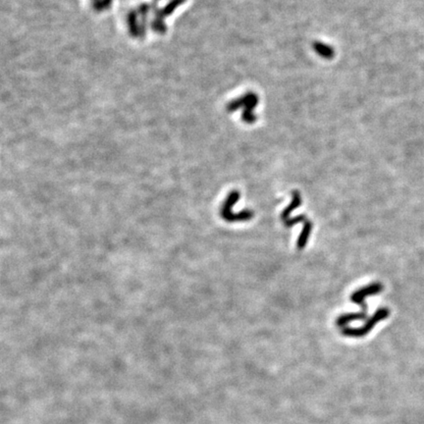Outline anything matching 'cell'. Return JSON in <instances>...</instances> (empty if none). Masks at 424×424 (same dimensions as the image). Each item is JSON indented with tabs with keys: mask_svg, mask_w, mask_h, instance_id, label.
Returning a JSON list of instances; mask_svg holds the SVG:
<instances>
[{
	"mask_svg": "<svg viewBox=\"0 0 424 424\" xmlns=\"http://www.w3.org/2000/svg\"><path fill=\"white\" fill-rule=\"evenodd\" d=\"M383 285L380 282H373L364 288L356 291L350 295V302L358 304L361 311L356 313H344L336 319V325L339 327H346V325L357 320H366L367 317V306L366 298L380 294L383 291Z\"/></svg>",
	"mask_w": 424,
	"mask_h": 424,
	"instance_id": "1",
	"label": "cell"
},
{
	"mask_svg": "<svg viewBox=\"0 0 424 424\" xmlns=\"http://www.w3.org/2000/svg\"><path fill=\"white\" fill-rule=\"evenodd\" d=\"M241 197V193L239 191H232L229 193L223 202L221 209H220V215L221 217L227 221V222H247L250 221L254 217V212L251 209H245L242 211H232L233 206L239 201Z\"/></svg>",
	"mask_w": 424,
	"mask_h": 424,
	"instance_id": "2",
	"label": "cell"
},
{
	"mask_svg": "<svg viewBox=\"0 0 424 424\" xmlns=\"http://www.w3.org/2000/svg\"><path fill=\"white\" fill-rule=\"evenodd\" d=\"M390 315V310L387 308L377 309L374 314L367 320L362 327H344L341 330L342 335L349 338H363L369 334L380 321L385 320Z\"/></svg>",
	"mask_w": 424,
	"mask_h": 424,
	"instance_id": "3",
	"label": "cell"
},
{
	"mask_svg": "<svg viewBox=\"0 0 424 424\" xmlns=\"http://www.w3.org/2000/svg\"><path fill=\"white\" fill-rule=\"evenodd\" d=\"M302 196H301V193L297 190L292 192V201L290 202L289 205L282 211L281 213V220H287L289 219L292 212L294 211L295 209L299 208L302 205Z\"/></svg>",
	"mask_w": 424,
	"mask_h": 424,
	"instance_id": "4",
	"label": "cell"
},
{
	"mask_svg": "<svg viewBox=\"0 0 424 424\" xmlns=\"http://www.w3.org/2000/svg\"><path fill=\"white\" fill-rule=\"evenodd\" d=\"M137 18L138 14L136 12V9H132L129 11L127 15V25L132 38L139 37V21Z\"/></svg>",
	"mask_w": 424,
	"mask_h": 424,
	"instance_id": "5",
	"label": "cell"
},
{
	"mask_svg": "<svg viewBox=\"0 0 424 424\" xmlns=\"http://www.w3.org/2000/svg\"><path fill=\"white\" fill-rule=\"evenodd\" d=\"M313 49L314 51L320 56V57L324 58V59H332L335 55V50L331 45H328L326 43L320 42V41H315L313 44Z\"/></svg>",
	"mask_w": 424,
	"mask_h": 424,
	"instance_id": "6",
	"label": "cell"
},
{
	"mask_svg": "<svg viewBox=\"0 0 424 424\" xmlns=\"http://www.w3.org/2000/svg\"><path fill=\"white\" fill-rule=\"evenodd\" d=\"M312 227H313V224H312V222L310 220H309L308 223L304 224V228H303V230L301 232V234H300V236L298 238V241H297V248H298V250H304L307 247L308 242H309V237H310V234H311V231H312Z\"/></svg>",
	"mask_w": 424,
	"mask_h": 424,
	"instance_id": "7",
	"label": "cell"
},
{
	"mask_svg": "<svg viewBox=\"0 0 424 424\" xmlns=\"http://www.w3.org/2000/svg\"><path fill=\"white\" fill-rule=\"evenodd\" d=\"M243 103H244V111H251L253 112L254 108L257 106L259 98L255 93H247L246 95L242 96Z\"/></svg>",
	"mask_w": 424,
	"mask_h": 424,
	"instance_id": "8",
	"label": "cell"
},
{
	"mask_svg": "<svg viewBox=\"0 0 424 424\" xmlns=\"http://www.w3.org/2000/svg\"><path fill=\"white\" fill-rule=\"evenodd\" d=\"M187 0H170L166 5H164L161 9H162V13L164 17H168L170 16L172 13L175 12V10L183 5Z\"/></svg>",
	"mask_w": 424,
	"mask_h": 424,
	"instance_id": "9",
	"label": "cell"
},
{
	"mask_svg": "<svg viewBox=\"0 0 424 424\" xmlns=\"http://www.w3.org/2000/svg\"><path fill=\"white\" fill-rule=\"evenodd\" d=\"M151 29L159 35H165L167 32V26L164 22V19L161 18H154L150 23Z\"/></svg>",
	"mask_w": 424,
	"mask_h": 424,
	"instance_id": "10",
	"label": "cell"
},
{
	"mask_svg": "<svg viewBox=\"0 0 424 424\" xmlns=\"http://www.w3.org/2000/svg\"><path fill=\"white\" fill-rule=\"evenodd\" d=\"M309 221V217H308V216H306V215H304V214H302V215H298V216H296V217H290L289 219L284 220V221H282V222H283V224H284L287 228H291V227H293V226H294V225H296V224H299V223H304V224H306V223H308Z\"/></svg>",
	"mask_w": 424,
	"mask_h": 424,
	"instance_id": "11",
	"label": "cell"
},
{
	"mask_svg": "<svg viewBox=\"0 0 424 424\" xmlns=\"http://www.w3.org/2000/svg\"><path fill=\"white\" fill-rule=\"evenodd\" d=\"M113 0H94L92 2V7L98 12L107 10L111 7Z\"/></svg>",
	"mask_w": 424,
	"mask_h": 424,
	"instance_id": "12",
	"label": "cell"
},
{
	"mask_svg": "<svg viewBox=\"0 0 424 424\" xmlns=\"http://www.w3.org/2000/svg\"><path fill=\"white\" fill-rule=\"evenodd\" d=\"M241 108H244V103H243V99H242V97H239V98L233 99L232 101H230V102L226 105V111H227V112H229V113L235 112V111H238V110H239V109H241Z\"/></svg>",
	"mask_w": 424,
	"mask_h": 424,
	"instance_id": "13",
	"label": "cell"
},
{
	"mask_svg": "<svg viewBox=\"0 0 424 424\" xmlns=\"http://www.w3.org/2000/svg\"><path fill=\"white\" fill-rule=\"evenodd\" d=\"M136 12H137V14H138V17H140V18H146V17H149L150 12H152L151 3H148V2H143V3H140V4L136 7Z\"/></svg>",
	"mask_w": 424,
	"mask_h": 424,
	"instance_id": "14",
	"label": "cell"
},
{
	"mask_svg": "<svg viewBox=\"0 0 424 424\" xmlns=\"http://www.w3.org/2000/svg\"><path fill=\"white\" fill-rule=\"evenodd\" d=\"M148 27H149V21H148V17L146 18H140L139 20V39H144L147 32H148Z\"/></svg>",
	"mask_w": 424,
	"mask_h": 424,
	"instance_id": "15",
	"label": "cell"
},
{
	"mask_svg": "<svg viewBox=\"0 0 424 424\" xmlns=\"http://www.w3.org/2000/svg\"><path fill=\"white\" fill-rule=\"evenodd\" d=\"M242 120L247 123V124H252L256 121V115L254 114V112H251V111H244L242 113Z\"/></svg>",
	"mask_w": 424,
	"mask_h": 424,
	"instance_id": "16",
	"label": "cell"
},
{
	"mask_svg": "<svg viewBox=\"0 0 424 424\" xmlns=\"http://www.w3.org/2000/svg\"><path fill=\"white\" fill-rule=\"evenodd\" d=\"M154 1H156V2H158V1H159V0H154Z\"/></svg>",
	"mask_w": 424,
	"mask_h": 424,
	"instance_id": "17",
	"label": "cell"
},
{
	"mask_svg": "<svg viewBox=\"0 0 424 424\" xmlns=\"http://www.w3.org/2000/svg\"><path fill=\"white\" fill-rule=\"evenodd\" d=\"M93 1H94V0H93Z\"/></svg>",
	"mask_w": 424,
	"mask_h": 424,
	"instance_id": "18",
	"label": "cell"
}]
</instances>
